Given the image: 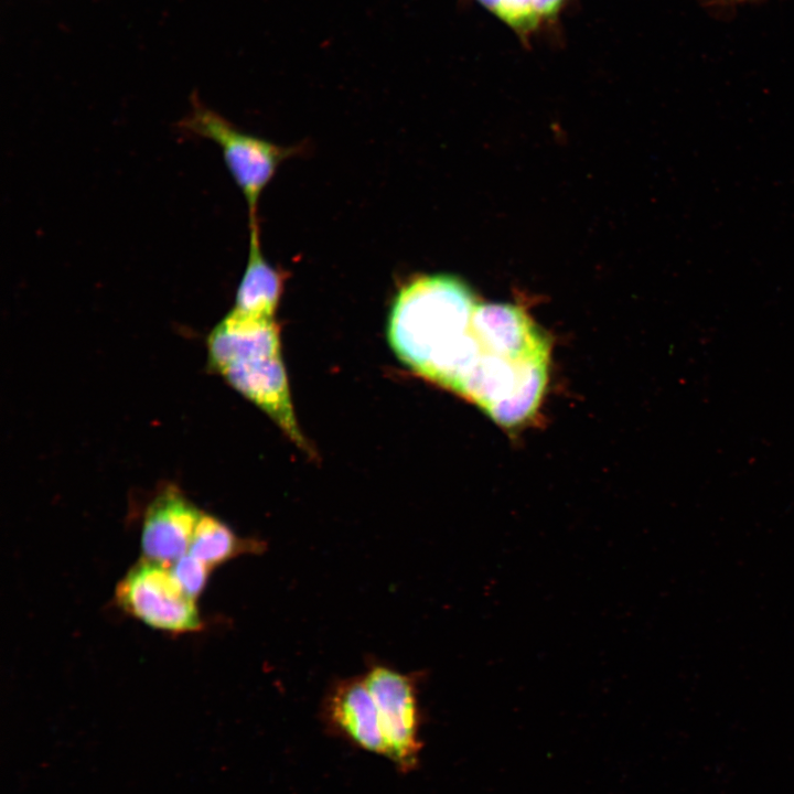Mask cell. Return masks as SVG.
Returning <instances> with one entry per match:
<instances>
[{
  "mask_svg": "<svg viewBox=\"0 0 794 794\" xmlns=\"http://www.w3.org/2000/svg\"><path fill=\"white\" fill-rule=\"evenodd\" d=\"M717 2L723 3V4H736V3H743L752 0H715Z\"/></svg>",
  "mask_w": 794,
  "mask_h": 794,
  "instance_id": "obj_14",
  "label": "cell"
},
{
  "mask_svg": "<svg viewBox=\"0 0 794 794\" xmlns=\"http://www.w3.org/2000/svg\"><path fill=\"white\" fill-rule=\"evenodd\" d=\"M478 2L522 35L534 31L540 19L533 0H478Z\"/></svg>",
  "mask_w": 794,
  "mask_h": 794,
  "instance_id": "obj_11",
  "label": "cell"
},
{
  "mask_svg": "<svg viewBox=\"0 0 794 794\" xmlns=\"http://www.w3.org/2000/svg\"><path fill=\"white\" fill-rule=\"evenodd\" d=\"M363 680L378 710L388 758L403 769L412 768L420 748L415 678L385 665H373Z\"/></svg>",
  "mask_w": 794,
  "mask_h": 794,
  "instance_id": "obj_4",
  "label": "cell"
},
{
  "mask_svg": "<svg viewBox=\"0 0 794 794\" xmlns=\"http://www.w3.org/2000/svg\"><path fill=\"white\" fill-rule=\"evenodd\" d=\"M264 547L262 541L240 538L224 522L203 513L187 552L213 568L240 555L258 554Z\"/></svg>",
  "mask_w": 794,
  "mask_h": 794,
  "instance_id": "obj_10",
  "label": "cell"
},
{
  "mask_svg": "<svg viewBox=\"0 0 794 794\" xmlns=\"http://www.w3.org/2000/svg\"><path fill=\"white\" fill-rule=\"evenodd\" d=\"M170 568L183 590L195 600L203 591L212 570L190 552L181 556Z\"/></svg>",
  "mask_w": 794,
  "mask_h": 794,
  "instance_id": "obj_12",
  "label": "cell"
},
{
  "mask_svg": "<svg viewBox=\"0 0 794 794\" xmlns=\"http://www.w3.org/2000/svg\"><path fill=\"white\" fill-rule=\"evenodd\" d=\"M116 601L128 614L160 631L189 633L203 625L196 600L183 590L170 566L146 558L119 581Z\"/></svg>",
  "mask_w": 794,
  "mask_h": 794,
  "instance_id": "obj_3",
  "label": "cell"
},
{
  "mask_svg": "<svg viewBox=\"0 0 794 794\" xmlns=\"http://www.w3.org/2000/svg\"><path fill=\"white\" fill-rule=\"evenodd\" d=\"M326 711L333 725L352 741L389 757L378 710L363 677L337 683L328 698Z\"/></svg>",
  "mask_w": 794,
  "mask_h": 794,
  "instance_id": "obj_8",
  "label": "cell"
},
{
  "mask_svg": "<svg viewBox=\"0 0 794 794\" xmlns=\"http://www.w3.org/2000/svg\"><path fill=\"white\" fill-rule=\"evenodd\" d=\"M219 374L233 388L270 416L291 441L312 453L294 416L281 354L235 363Z\"/></svg>",
  "mask_w": 794,
  "mask_h": 794,
  "instance_id": "obj_5",
  "label": "cell"
},
{
  "mask_svg": "<svg viewBox=\"0 0 794 794\" xmlns=\"http://www.w3.org/2000/svg\"><path fill=\"white\" fill-rule=\"evenodd\" d=\"M180 128L216 143L224 162L248 206L249 223L258 221L259 197L279 165L299 148L281 147L239 130L230 121L196 98Z\"/></svg>",
  "mask_w": 794,
  "mask_h": 794,
  "instance_id": "obj_2",
  "label": "cell"
},
{
  "mask_svg": "<svg viewBox=\"0 0 794 794\" xmlns=\"http://www.w3.org/2000/svg\"><path fill=\"white\" fill-rule=\"evenodd\" d=\"M565 0H533L539 18H552L562 7Z\"/></svg>",
  "mask_w": 794,
  "mask_h": 794,
  "instance_id": "obj_13",
  "label": "cell"
},
{
  "mask_svg": "<svg viewBox=\"0 0 794 794\" xmlns=\"http://www.w3.org/2000/svg\"><path fill=\"white\" fill-rule=\"evenodd\" d=\"M275 354H281L279 326L275 319L253 316L235 309L207 337V364L218 373L235 363Z\"/></svg>",
  "mask_w": 794,
  "mask_h": 794,
  "instance_id": "obj_7",
  "label": "cell"
},
{
  "mask_svg": "<svg viewBox=\"0 0 794 794\" xmlns=\"http://www.w3.org/2000/svg\"><path fill=\"white\" fill-rule=\"evenodd\" d=\"M283 282L282 271L262 256L258 221L249 223L248 259L233 309L253 316L275 319Z\"/></svg>",
  "mask_w": 794,
  "mask_h": 794,
  "instance_id": "obj_9",
  "label": "cell"
},
{
  "mask_svg": "<svg viewBox=\"0 0 794 794\" xmlns=\"http://www.w3.org/2000/svg\"><path fill=\"white\" fill-rule=\"evenodd\" d=\"M479 302L457 276H417L399 289L391 304L389 344L410 369L448 388L469 345Z\"/></svg>",
  "mask_w": 794,
  "mask_h": 794,
  "instance_id": "obj_1",
  "label": "cell"
},
{
  "mask_svg": "<svg viewBox=\"0 0 794 794\" xmlns=\"http://www.w3.org/2000/svg\"><path fill=\"white\" fill-rule=\"evenodd\" d=\"M202 514L176 485L163 486L143 516L142 558L171 566L189 551Z\"/></svg>",
  "mask_w": 794,
  "mask_h": 794,
  "instance_id": "obj_6",
  "label": "cell"
}]
</instances>
